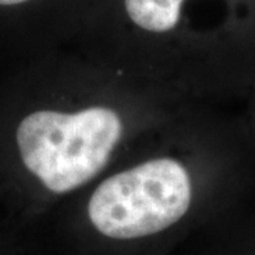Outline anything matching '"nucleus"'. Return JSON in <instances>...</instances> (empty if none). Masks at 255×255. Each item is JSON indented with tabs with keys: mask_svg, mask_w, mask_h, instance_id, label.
Returning <instances> with one entry per match:
<instances>
[{
	"mask_svg": "<svg viewBox=\"0 0 255 255\" xmlns=\"http://www.w3.org/2000/svg\"><path fill=\"white\" fill-rule=\"evenodd\" d=\"M68 48L204 107L255 87V0H91Z\"/></svg>",
	"mask_w": 255,
	"mask_h": 255,
	"instance_id": "nucleus-3",
	"label": "nucleus"
},
{
	"mask_svg": "<svg viewBox=\"0 0 255 255\" xmlns=\"http://www.w3.org/2000/svg\"><path fill=\"white\" fill-rule=\"evenodd\" d=\"M236 142L193 107L31 226L70 255H173L241 179Z\"/></svg>",
	"mask_w": 255,
	"mask_h": 255,
	"instance_id": "nucleus-2",
	"label": "nucleus"
},
{
	"mask_svg": "<svg viewBox=\"0 0 255 255\" xmlns=\"http://www.w3.org/2000/svg\"><path fill=\"white\" fill-rule=\"evenodd\" d=\"M91 0H0V70L68 48Z\"/></svg>",
	"mask_w": 255,
	"mask_h": 255,
	"instance_id": "nucleus-4",
	"label": "nucleus"
},
{
	"mask_svg": "<svg viewBox=\"0 0 255 255\" xmlns=\"http://www.w3.org/2000/svg\"><path fill=\"white\" fill-rule=\"evenodd\" d=\"M0 255H70L36 227L0 233Z\"/></svg>",
	"mask_w": 255,
	"mask_h": 255,
	"instance_id": "nucleus-5",
	"label": "nucleus"
},
{
	"mask_svg": "<svg viewBox=\"0 0 255 255\" xmlns=\"http://www.w3.org/2000/svg\"><path fill=\"white\" fill-rule=\"evenodd\" d=\"M193 105L65 48L0 70V228L46 219Z\"/></svg>",
	"mask_w": 255,
	"mask_h": 255,
	"instance_id": "nucleus-1",
	"label": "nucleus"
},
{
	"mask_svg": "<svg viewBox=\"0 0 255 255\" xmlns=\"http://www.w3.org/2000/svg\"><path fill=\"white\" fill-rule=\"evenodd\" d=\"M173 255H179V254H173Z\"/></svg>",
	"mask_w": 255,
	"mask_h": 255,
	"instance_id": "nucleus-7",
	"label": "nucleus"
},
{
	"mask_svg": "<svg viewBox=\"0 0 255 255\" xmlns=\"http://www.w3.org/2000/svg\"><path fill=\"white\" fill-rule=\"evenodd\" d=\"M248 97H251V110H250V119H248V132L255 139V87L250 91Z\"/></svg>",
	"mask_w": 255,
	"mask_h": 255,
	"instance_id": "nucleus-6",
	"label": "nucleus"
}]
</instances>
